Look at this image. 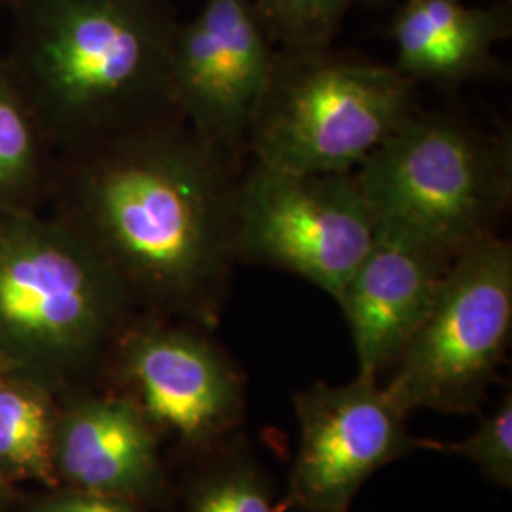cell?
Instances as JSON below:
<instances>
[{"label":"cell","instance_id":"obj_1","mask_svg":"<svg viewBox=\"0 0 512 512\" xmlns=\"http://www.w3.org/2000/svg\"><path fill=\"white\" fill-rule=\"evenodd\" d=\"M181 116L71 154L63 219L92 241L133 296L213 323L238 262L239 184L247 167Z\"/></svg>","mask_w":512,"mask_h":512},{"label":"cell","instance_id":"obj_2","mask_svg":"<svg viewBox=\"0 0 512 512\" xmlns=\"http://www.w3.org/2000/svg\"><path fill=\"white\" fill-rule=\"evenodd\" d=\"M8 71L50 141L69 154L179 116L165 0H8Z\"/></svg>","mask_w":512,"mask_h":512},{"label":"cell","instance_id":"obj_3","mask_svg":"<svg viewBox=\"0 0 512 512\" xmlns=\"http://www.w3.org/2000/svg\"><path fill=\"white\" fill-rule=\"evenodd\" d=\"M376 234L458 256L499 236L512 202V141L414 112L355 169Z\"/></svg>","mask_w":512,"mask_h":512},{"label":"cell","instance_id":"obj_4","mask_svg":"<svg viewBox=\"0 0 512 512\" xmlns=\"http://www.w3.org/2000/svg\"><path fill=\"white\" fill-rule=\"evenodd\" d=\"M133 293L69 220L0 209V353L61 374L92 363L120 330Z\"/></svg>","mask_w":512,"mask_h":512},{"label":"cell","instance_id":"obj_5","mask_svg":"<svg viewBox=\"0 0 512 512\" xmlns=\"http://www.w3.org/2000/svg\"><path fill=\"white\" fill-rule=\"evenodd\" d=\"M414 112L412 82L393 65L277 48L247 156L291 173H353Z\"/></svg>","mask_w":512,"mask_h":512},{"label":"cell","instance_id":"obj_6","mask_svg":"<svg viewBox=\"0 0 512 512\" xmlns=\"http://www.w3.org/2000/svg\"><path fill=\"white\" fill-rule=\"evenodd\" d=\"M512 330V245L503 236L461 251L437 298L384 387L408 416L414 410H478L503 363Z\"/></svg>","mask_w":512,"mask_h":512},{"label":"cell","instance_id":"obj_7","mask_svg":"<svg viewBox=\"0 0 512 512\" xmlns=\"http://www.w3.org/2000/svg\"><path fill=\"white\" fill-rule=\"evenodd\" d=\"M376 241L353 173L306 175L247 162L238 196V262L306 281L334 300Z\"/></svg>","mask_w":512,"mask_h":512},{"label":"cell","instance_id":"obj_8","mask_svg":"<svg viewBox=\"0 0 512 512\" xmlns=\"http://www.w3.org/2000/svg\"><path fill=\"white\" fill-rule=\"evenodd\" d=\"M275 52L253 0H203L173 37L171 93L179 116L213 147L249 160Z\"/></svg>","mask_w":512,"mask_h":512},{"label":"cell","instance_id":"obj_9","mask_svg":"<svg viewBox=\"0 0 512 512\" xmlns=\"http://www.w3.org/2000/svg\"><path fill=\"white\" fill-rule=\"evenodd\" d=\"M300 442L289 499L304 512H349L370 476L412 452L406 416L378 380L313 384L294 397Z\"/></svg>","mask_w":512,"mask_h":512},{"label":"cell","instance_id":"obj_10","mask_svg":"<svg viewBox=\"0 0 512 512\" xmlns=\"http://www.w3.org/2000/svg\"><path fill=\"white\" fill-rule=\"evenodd\" d=\"M126 372L139 410L188 442L215 440L238 421L243 385L230 359L200 332L147 329L129 336Z\"/></svg>","mask_w":512,"mask_h":512},{"label":"cell","instance_id":"obj_11","mask_svg":"<svg viewBox=\"0 0 512 512\" xmlns=\"http://www.w3.org/2000/svg\"><path fill=\"white\" fill-rule=\"evenodd\" d=\"M454 258L408 239L376 234L336 298L351 330L357 376L378 380L393 368L431 310Z\"/></svg>","mask_w":512,"mask_h":512},{"label":"cell","instance_id":"obj_12","mask_svg":"<svg viewBox=\"0 0 512 512\" xmlns=\"http://www.w3.org/2000/svg\"><path fill=\"white\" fill-rule=\"evenodd\" d=\"M54 461L78 490L93 494L143 495L160 484L150 425L126 399L74 408L54 435Z\"/></svg>","mask_w":512,"mask_h":512},{"label":"cell","instance_id":"obj_13","mask_svg":"<svg viewBox=\"0 0 512 512\" xmlns=\"http://www.w3.org/2000/svg\"><path fill=\"white\" fill-rule=\"evenodd\" d=\"M511 35L507 8L463 0H403L391 21L395 69L414 82L459 84L494 73V48Z\"/></svg>","mask_w":512,"mask_h":512},{"label":"cell","instance_id":"obj_14","mask_svg":"<svg viewBox=\"0 0 512 512\" xmlns=\"http://www.w3.org/2000/svg\"><path fill=\"white\" fill-rule=\"evenodd\" d=\"M44 131L8 67H0V209H31L46 175Z\"/></svg>","mask_w":512,"mask_h":512},{"label":"cell","instance_id":"obj_15","mask_svg":"<svg viewBox=\"0 0 512 512\" xmlns=\"http://www.w3.org/2000/svg\"><path fill=\"white\" fill-rule=\"evenodd\" d=\"M0 467L19 476L54 480V429L33 393L0 385Z\"/></svg>","mask_w":512,"mask_h":512},{"label":"cell","instance_id":"obj_16","mask_svg":"<svg viewBox=\"0 0 512 512\" xmlns=\"http://www.w3.org/2000/svg\"><path fill=\"white\" fill-rule=\"evenodd\" d=\"M353 0H253L275 48H327Z\"/></svg>","mask_w":512,"mask_h":512},{"label":"cell","instance_id":"obj_17","mask_svg":"<svg viewBox=\"0 0 512 512\" xmlns=\"http://www.w3.org/2000/svg\"><path fill=\"white\" fill-rule=\"evenodd\" d=\"M469 459L490 482L501 488H512V393L497 404L494 414L478 425L471 437L442 446Z\"/></svg>","mask_w":512,"mask_h":512},{"label":"cell","instance_id":"obj_18","mask_svg":"<svg viewBox=\"0 0 512 512\" xmlns=\"http://www.w3.org/2000/svg\"><path fill=\"white\" fill-rule=\"evenodd\" d=\"M192 512H275L262 480L249 469L213 475L196 494Z\"/></svg>","mask_w":512,"mask_h":512},{"label":"cell","instance_id":"obj_19","mask_svg":"<svg viewBox=\"0 0 512 512\" xmlns=\"http://www.w3.org/2000/svg\"><path fill=\"white\" fill-rule=\"evenodd\" d=\"M40 512H137L124 501V497L93 494L78 490L74 494L55 497Z\"/></svg>","mask_w":512,"mask_h":512},{"label":"cell","instance_id":"obj_20","mask_svg":"<svg viewBox=\"0 0 512 512\" xmlns=\"http://www.w3.org/2000/svg\"><path fill=\"white\" fill-rule=\"evenodd\" d=\"M4 363H6V361H4V355L0 353V368H2V365H4Z\"/></svg>","mask_w":512,"mask_h":512},{"label":"cell","instance_id":"obj_21","mask_svg":"<svg viewBox=\"0 0 512 512\" xmlns=\"http://www.w3.org/2000/svg\"><path fill=\"white\" fill-rule=\"evenodd\" d=\"M0 6H8V0H0Z\"/></svg>","mask_w":512,"mask_h":512}]
</instances>
